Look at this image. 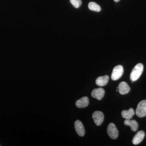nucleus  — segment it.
<instances>
[{
    "mask_svg": "<svg viewBox=\"0 0 146 146\" xmlns=\"http://www.w3.org/2000/svg\"><path fill=\"white\" fill-rule=\"evenodd\" d=\"M143 65L142 63H138L135 66L130 74V78L131 81L138 80L143 73Z\"/></svg>",
    "mask_w": 146,
    "mask_h": 146,
    "instance_id": "1",
    "label": "nucleus"
},
{
    "mask_svg": "<svg viewBox=\"0 0 146 146\" xmlns=\"http://www.w3.org/2000/svg\"><path fill=\"white\" fill-rule=\"evenodd\" d=\"M136 115L138 117L143 118L146 116V100H143L138 103L136 108Z\"/></svg>",
    "mask_w": 146,
    "mask_h": 146,
    "instance_id": "2",
    "label": "nucleus"
},
{
    "mask_svg": "<svg viewBox=\"0 0 146 146\" xmlns=\"http://www.w3.org/2000/svg\"><path fill=\"white\" fill-rule=\"evenodd\" d=\"M123 68L122 65H118L116 66L112 71L111 79L113 80H118L123 75Z\"/></svg>",
    "mask_w": 146,
    "mask_h": 146,
    "instance_id": "3",
    "label": "nucleus"
},
{
    "mask_svg": "<svg viewBox=\"0 0 146 146\" xmlns=\"http://www.w3.org/2000/svg\"><path fill=\"white\" fill-rule=\"evenodd\" d=\"M107 133L110 138L116 139L119 136V131L115 124L110 123L107 128Z\"/></svg>",
    "mask_w": 146,
    "mask_h": 146,
    "instance_id": "4",
    "label": "nucleus"
},
{
    "mask_svg": "<svg viewBox=\"0 0 146 146\" xmlns=\"http://www.w3.org/2000/svg\"><path fill=\"white\" fill-rule=\"evenodd\" d=\"M92 117L94 120V122L97 125H101L104 120V115L101 111H95L92 115Z\"/></svg>",
    "mask_w": 146,
    "mask_h": 146,
    "instance_id": "5",
    "label": "nucleus"
},
{
    "mask_svg": "<svg viewBox=\"0 0 146 146\" xmlns=\"http://www.w3.org/2000/svg\"><path fill=\"white\" fill-rule=\"evenodd\" d=\"M105 90L102 88L94 89L91 93V96L92 97L99 100H101L103 98Z\"/></svg>",
    "mask_w": 146,
    "mask_h": 146,
    "instance_id": "6",
    "label": "nucleus"
},
{
    "mask_svg": "<svg viewBox=\"0 0 146 146\" xmlns=\"http://www.w3.org/2000/svg\"><path fill=\"white\" fill-rule=\"evenodd\" d=\"M75 128L79 136L82 137L85 134V129L83 124L79 120H77L74 123Z\"/></svg>",
    "mask_w": 146,
    "mask_h": 146,
    "instance_id": "7",
    "label": "nucleus"
},
{
    "mask_svg": "<svg viewBox=\"0 0 146 146\" xmlns=\"http://www.w3.org/2000/svg\"><path fill=\"white\" fill-rule=\"evenodd\" d=\"M117 89L119 90V93L121 95L127 94L130 91V87L125 82H121L117 87Z\"/></svg>",
    "mask_w": 146,
    "mask_h": 146,
    "instance_id": "8",
    "label": "nucleus"
},
{
    "mask_svg": "<svg viewBox=\"0 0 146 146\" xmlns=\"http://www.w3.org/2000/svg\"><path fill=\"white\" fill-rule=\"evenodd\" d=\"M145 136V133L143 131H138L132 140V143L135 145H138L143 141Z\"/></svg>",
    "mask_w": 146,
    "mask_h": 146,
    "instance_id": "9",
    "label": "nucleus"
},
{
    "mask_svg": "<svg viewBox=\"0 0 146 146\" xmlns=\"http://www.w3.org/2000/svg\"><path fill=\"white\" fill-rule=\"evenodd\" d=\"M89 104V99L88 97H84L77 101L76 105L78 108H84L87 107Z\"/></svg>",
    "mask_w": 146,
    "mask_h": 146,
    "instance_id": "10",
    "label": "nucleus"
},
{
    "mask_svg": "<svg viewBox=\"0 0 146 146\" xmlns=\"http://www.w3.org/2000/svg\"><path fill=\"white\" fill-rule=\"evenodd\" d=\"M124 124L125 125L130 127L131 130L133 131H136L138 128V123L135 120L125 119L124 121Z\"/></svg>",
    "mask_w": 146,
    "mask_h": 146,
    "instance_id": "11",
    "label": "nucleus"
},
{
    "mask_svg": "<svg viewBox=\"0 0 146 146\" xmlns=\"http://www.w3.org/2000/svg\"><path fill=\"white\" fill-rule=\"evenodd\" d=\"M109 76L107 75L100 76L97 78L96 80V84L97 85L100 86H105L109 81Z\"/></svg>",
    "mask_w": 146,
    "mask_h": 146,
    "instance_id": "12",
    "label": "nucleus"
},
{
    "mask_svg": "<svg viewBox=\"0 0 146 146\" xmlns=\"http://www.w3.org/2000/svg\"><path fill=\"white\" fill-rule=\"evenodd\" d=\"M134 114L135 112L132 108H129L128 110H123L121 112L122 117L125 119H131Z\"/></svg>",
    "mask_w": 146,
    "mask_h": 146,
    "instance_id": "13",
    "label": "nucleus"
},
{
    "mask_svg": "<svg viewBox=\"0 0 146 146\" xmlns=\"http://www.w3.org/2000/svg\"><path fill=\"white\" fill-rule=\"evenodd\" d=\"M88 7L90 10L96 11V12H100L101 10L100 6L96 3L94 2L89 3L88 5Z\"/></svg>",
    "mask_w": 146,
    "mask_h": 146,
    "instance_id": "14",
    "label": "nucleus"
},
{
    "mask_svg": "<svg viewBox=\"0 0 146 146\" xmlns=\"http://www.w3.org/2000/svg\"><path fill=\"white\" fill-rule=\"evenodd\" d=\"M71 3L74 7L78 8L82 5L81 0H70Z\"/></svg>",
    "mask_w": 146,
    "mask_h": 146,
    "instance_id": "15",
    "label": "nucleus"
},
{
    "mask_svg": "<svg viewBox=\"0 0 146 146\" xmlns=\"http://www.w3.org/2000/svg\"><path fill=\"white\" fill-rule=\"evenodd\" d=\"M119 1L120 0H114V1H115V2H119Z\"/></svg>",
    "mask_w": 146,
    "mask_h": 146,
    "instance_id": "16",
    "label": "nucleus"
}]
</instances>
